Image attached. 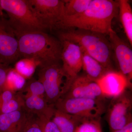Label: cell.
<instances>
[{
	"mask_svg": "<svg viewBox=\"0 0 132 132\" xmlns=\"http://www.w3.org/2000/svg\"><path fill=\"white\" fill-rule=\"evenodd\" d=\"M118 14L117 1L92 0L83 13L74 19L61 20L55 28H78L108 35L113 29V20Z\"/></svg>",
	"mask_w": 132,
	"mask_h": 132,
	"instance_id": "1",
	"label": "cell"
},
{
	"mask_svg": "<svg viewBox=\"0 0 132 132\" xmlns=\"http://www.w3.org/2000/svg\"><path fill=\"white\" fill-rule=\"evenodd\" d=\"M15 34L20 58L33 59L39 68L59 63L62 49L60 40L43 31Z\"/></svg>",
	"mask_w": 132,
	"mask_h": 132,
	"instance_id": "2",
	"label": "cell"
},
{
	"mask_svg": "<svg viewBox=\"0 0 132 132\" xmlns=\"http://www.w3.org/2000/svg\"><path fill=\"white\" fill-rule=\"evenodd\" d=\"M60 40L69 41L78 44L89 55L109 71H113L112 50L107 35L80 29L62 30L59 34Z\"/></svg>",
	"mask_w": 132,
	"mask_h": 132,
	"instance_id": "3",
	"label": "cell"
},
{
	"mask_svg": "<svg viewBox=\"0 0 132 132\" xmlns=\"http://www.w3.org/2000/svg\"><path fill=\"white\" fill-rule=\"evenodd\" d=\"M1 3L15 34L46 29L33 13L27 0H1Z\"/></svg>",
	"mask_w": 132,
	"mask_h": 132,
	"instance_id": "4",
	"label": "cell"
},
{
	"mask_svg": "<svg viewBox=\"0 0 132 132\" xmlns=\"http://www.w3.org/2000/svg\"><path fill=\"white\" fill-rule=\"evenodd\" d=\"M38 77L45 89V99L50 105H54L71 87L59 63L39 68Z\"/></svg>",
	"mask_w": 132,
	"mask_h": 132,
	"instance_id": "5",
	"label": "cell"
},
{
	"mask_svg": "<svg viewBox=\"0 0 132 132\" xmlns=\"http://www.w3.org/2000/svg\"><path fill=\"white\" fill-rule=\"evenodd\" d=\"M57 109L83 119L99 118L104 111L99 100L62 97L54 104Z\"/></svg>",
	"mask_w": 132,
	"mask_h": 132,
	"instance_id": "6",
	"label": "cell"
},
{
	"mask_svg": "<svg viewBox=\"0 0 132 132\" xmlns=\"http://www.w3.org/2000/svg\"><path fill=\"white\" fill-rule=\"evenodd\" d=\"M31 10L46 29L55 28L64 16V1L27 0Z\"/></svg>",
	"mask_w": 132,
	"mask_h": 132,
	"instance_id": "7",
	"label": "cell"
},
{
	"mask_svg": "<svg viewBox=\"0 0 132 132\" xmlns=\"http://www.w3.org/2000/svg\"><path fill=\"white\" fill-rule=\"evenodd\" d=\"M20 58L18 40L8 20L0 18V63L9 66Z\"/></svg>",
	"mask_w": 132,
	"mask_h": 132,
	"instance_id": "8",
	"label": "cell"
},
{
	"mask_svg": "<svg viewBox=\"0 0 132 132\" xmlns=\"http://www.w3.org/2000/svg\"><path fill=\"white\" fill-rule=\"evenodd\" d=\"M60 41L62 47L61 57L62 62V67L71 87L82 69V49L74 43L66 40Z\"/></svg>",
	"mask_w": 132,
	"mask_h": 132,
	"instance_id": "9",
	"label": "cell"
},
{
	"mask_svg": "<svg viewBox=\"0 0 132 132\" xmlns=\"http://www.w3.org/2000/svg\"><path fill=\"white\" fill-rule=\"evenodd\" d=\"M118 62L120 72L126 77L128 83L132 76V50L130 46L119 37L113 29L107 35Z\"/></svg>",
	"mask_w": 132,
	"mask_h": 132,
	"instance_id": "10",
	"label": "cell"
},
{
	"mask_svg": "<svg viewBox=\"0 0 132 132\" xmlns=\"http://www.w3.org/2000/svg\"><path fill=\"white\" fill-rule=\"evenodd\" d=\"M103 96L117 98L129 85L127 78L120 72L109 71L97 81Z\"/></svg>",
	"mask_w": 132,
	"mask_h": 132,
	"instance_id": "11",
	"label": "cell"
},
{
	"mask_svg": "<svg viewBox=\"0 0 132 132\" xmlns=\"http://www.w3.org/2000/svg\"><path fill=\"white\" fill-rule=\"evenodd\" d=\"M103 96L97 82L84 75L76 78L68 92L62 97L99 100Z\"/></svg>",
	"mask_w": 132,
	"mask_h": 132,
	"instance_id": "12",
	"label": "cell"
},
{
	"mask_svg": "<svg viewBox=\"0 0 132 132\" xmlns=\"http://www.w3.org/2000/svg\"><path fill=\"white\" fill-rule=\"evenodd\" d=\"M131 101L127 97L121 98L114 104L109 114V123L113 132L124 127L132 121L129 116Z\"/></svg>",
	"mask_w": 132,
	"mask_h": 132,
	"instance_id": "13",
	"label": "cell"
},
{
	"mask_svg": "<svg viewBox=\"0 0 132 132\" xmlns=\"http://www.w3.org/2000/svg\"><path fill=\"white\" fill-rule=\"evenodd\" d=\"M22 96L24 109L27 112L36 116L38 118L45 117L51 119L55 109L54 105L48 104L45 98L37 96Z\"/></svg>",
	"mask_w": 132,
	"mask_h": 132,
	"instance_id": "14",
	"label": "cell"
},
{
	"mask_svg": "<svg viewBox=\"0 0 132 132\" xmlns=\"http://www.w3.org/2000/svg\"><path fill=\"white\" fill-rule=\"evenodd\" d=\"M24 108L0 114V132H20L28 117Z\"/></svg>",
	"mask_w": 132,
	"mask_h": 132,
	"instance_id": "15",
	"label": "cell"
},
{
	"mask_svg": "<svg viewBox=\"0 0 132 132\" xmlns=\"http://www.w3.org/2000/svg\"><path fill=\"white\" fill-rule=\"evenodd\" d=\"M83 119L55 108L51 120L57 126L60 132H75Z\"/></svg>",
	"mask_w": 132,
	"mask_h": 132,
	"instance_id": "16",
	"label": "cell"
},
{
	"mask_svg": "<svg viewBox=\"0 0 132 132\" xmlns=\"http://www.w3.org/2000/svg\"><path fill=\"white\" fill-rule=\"evenodd\" d=\"M82 68L86 72V76L97 82L105 74L110 71L104 68L82 48Z\"/></svg>",
	"mask_w": 132,
	"mask_h": 132,
	"instance_id": "17",
	"label": "cell"
},
{
	"mask_svg": "<svg viewBox=\"0 0 132 132\" xmlns=\"http://www.w3.org/2000/svg\"><path fill=\"white\" fill-rule=\"evenodd\" d=\"M121 22L130 45H132V10L129 1H117Z\"/></svg>",
	"mask_w": 132,
	"mask_h": 132,
	"instance_id": "18",
	"label": "cell"
},
{
	"mask_svg": "<svg viewBox=\"0 0 132 132\" xmlns=\"http://www.w3.org/2000/svg\"><path fill=\"white\" fill-rule=\"evenodd\" d=\"M92 0H65L63 19H71L78 17L87 8Z\"/></svg>",
	"mask_w": 132,
	"mask_h": 132,
	"instance_id": "19",
	"label": "cell"
},
{
	"mask_svg": "<svg viewBox=\"0 0 132 132\" xmlns=\"http://www.w3.org/2000/svg\"><path fill=\"white\" fill-rule=\"evenodd\" d=\"M37 67L38 63L33 59L22 58L16 62L14 69L20 75L27 79L32 77Z\"/></svg>",
	"mask_w": 132,
	"mask_h": 132,
	"instance_id": "20",
	"label": "cell"
},
{
	"mask_svg": "<svg viewBox=\"0 0 132 132\" xmlns=\"http://www.w3.org/2000/svg\"><path fill=\"white\" fill-rule=\"evenodd\" d=\"M26 82V79L18 73L14 69L12 68L7 76L4 90H11L16 93V91H20L24 87Z\"/></svg>",
	"mask_w": 132,
	"mask_h": 132,
	"instance_id": "21",
	"label": "cell"
},
{
	"mask_svg": "<svg viewBox=\"0 0 132 132\" xmlns=\"http://www.w3.org/2000/svg\"><path fill=\"white\" fill-rule=\"evenodd\" d=\"M18 92L23 96H37L45 98V90L43 85L38 80L34 79L26 82L24 87Z\"/></svg>",
	"mask_w": 132,
	"mask_h": 132,
	"instance_id": "22",
	"label": "cell"
},
{
	"mask_svg": "<svg viewBox=\"0 0 132 132\" xmlns=\"http://www.w3.org/2000/svg\"><path fill=\"white\" fill-rule=\"evenodd\" d=\"M22 95L18 92L14 98L0 105V114L10 113L24 108Z\"/></svg>",
	"mask_w": 132,
	"mask_h": 132,
	"instance_id": "23",
	"label": "cell"
},
{
	"mask_svg": "<svg viewBox=\"0 0 132 132\" xmlns=\"http://www.w3.org/2000/svg\"><path fill=\"white\" fill-rule=\"evenodd\" d=\"M98 119H83L75 132H102Z\"/></svg>",
	"mask_w": 132,
	"mask_h": 132,
	"instance_id": "24",
	"label": "cell"
},
{
	"mask_svg": "<svg viewBox=\"0 0 132 132\" xmlns=\"http://www.w3.org/2000/svg\"><path fill=\"white\" fill-rule=\"evenodd\" d=\"M28 113L27 119L20 132H42L39 118Z\"/></svg>",
	"mask_w": 132,
	"mask_h": 132,
	"instance_id": "25",
	"label": "cell"
},
{
	"mask_svg": "<svg viewBox=\"0 0 132 132\" xmlns=\"http://www.w3.org/2000/svg\"><path fill=\"white\" fill-rule=\"evenodd\" d=\"M38 118L40 121L42 132H60L51 119L45 117Z\"/></svg>",
	"mask_w": 132,
	"mask_h": 132,
	"instance_id": "26",
	"label": "cell"
},
{
	"mask_svg": "<svg viewBox=\"0 0 132 132\" xmlns=\"http://www.w3.org/2000/svg\"><path fill=\"white\" fill-rule=\"evenodd\" d=\"M11 68L9 66L0 63V93L4 90L7 76Z\"/></svg>",
	"mask_w": 132,
	"mask_h": 132,
	"instance_id": "27",
	"label": "cell"
},
{
	"mask_svg": "<svg viewBox=\"0 0 132 132\" xmlns=\"http://www.w3.org/2000/svg\"><path fill=\"white\" fill-rule=\"evenodd\" d=\"M17 93L11 90H5L0 93V105L13 99Z\"/></svg>",
	"mask_w": 132,
	"mask_h": 132,
	"instance_id": "28",
	"label": "cell"
},
{
	"mask_svg": "<svg viewBox=\"0 0 132 132\" xmlns=\"http://www.w3.org/2000/svg\"><path fill=\"white\" fill-rule=\"evenodd\" d=\"M113 132H132V122L131 121L122 128Z\"/></svg>",
	"mask_w": 132,
	"mask_h": 132,
	"instance_id": "29",
	"label": "cell"
},
{
	"mask_svg": "<svg viewBox=\"0 0 132 132\" xmlns=\"http://www.w3.org/2000/svg\"><path fill=\"white\" fill-rule=\"evenodd\" d=\"M4 15L3 10L1 6V0H0V18H3L4 17Z\"/></svg>",
	"mask_w": 132,
	"mask_h": 132,
	"instance_id": "30",
	"label": "cell"
}]
</instances>
